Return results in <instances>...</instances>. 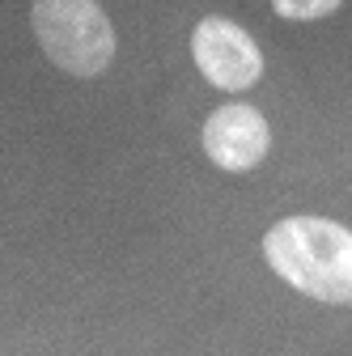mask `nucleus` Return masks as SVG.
<instances>
[{
	"mask_svg": "<svg viewBox=\"0 0 352 356\" xmlns=\"http://www.w3.org/2000/svg\"><path fill=\"white\" fill-rule=\"evenodd\" d=\"M272 272L297 293L348 305L352 301V234L327 216H285L263 238Z\"/></svg>",
	"mask_w": 352,
	"mask_h": 356,
	"instance_id": "1",
	"label": "nucleus"
},
{
	"mask_svg": "<svg viewBox=\"0 0 352 356\" xmlns=\"http://www.w3.org/2000/svg\"><path fill=\"white\" fill-rule=\"evenodd\" d=\"M30 26L42 56L60 72L98 76L115 56V30L94 0H34Z\"/></svg>",
	"mask_w": 352,
	"mask_h": 356,
	"instance_id": "2",
	"label": "nucleus"
},
{
	"mask_svg": "<svg viewBox=\"0 0 352 356\" xmlns=\"http://www.w3.org/2000/svg\"><path fill=\"white\" fill-rule=\"evenodd\" d=\"M191 60L204 72V81L216 85V89H225V94H242V89H250L263 76V56L255 47V38L238 22L216 17V13H208L195 26Z\"/></svg>",
	"mask_w": 352,
	"mask_h": 356,
	"instance_id": "3",
	"label": "nucleus"
},
{
	"mask_svg": "<svg viewBox=\"0 0 352 356\" xmlns=\"http://www.w3.org/2000/svg\"><path fill=\"white\" fill-rule=\"evenodd\" d=\"M272 149V127L255 106L246 102H225L216 106L204 123V153L212 157V165H221L230 174H246L255 170Z\"/></svg>",
	"mask_w": 352,
	"mask_h": 356,
	"instance_id": "4",
	"label": "nucleus"
},
{
	"mask_svg": "<svg viewBox=\"0 0 352 356\" xmlns=\"http://www.w3.org/2000/svg\"><path fill=\"white\" fill-rule=\"evenodd\" d=\"M344 5V0H272V9L289 22H314V17H327Z\"/></svg>",
	"mask_w": 352,
	"mask_h": 356,
	"instance_id": "5",
	"label": "nucleus"
}]
</instances>
